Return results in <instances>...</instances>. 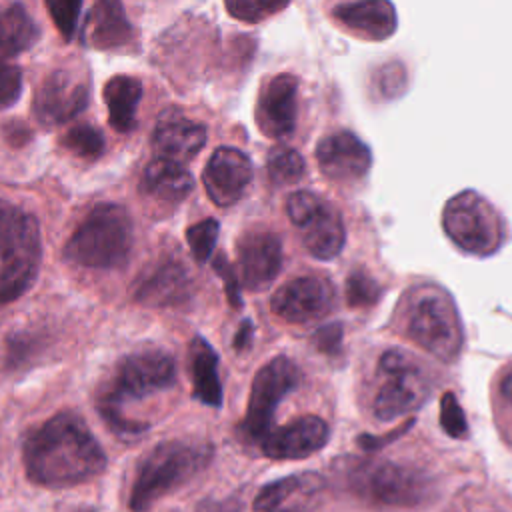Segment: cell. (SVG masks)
Wrapping results in <instances>:
<instances>
[{
	"label": "cell",
	"mask_w": 512,
	"mask_h": 512,
	"mask_svg": "<svg viewBox=\"0 0 512 512\" xmlns=\"http://www.w3.org/2000/svg\"><path fill=\"white\" fill-rule=\"evenodd\" d=\"M60 144L70 154L84 160H98L104 154V134L92 124H76L62 138Z\"/></svg>",
	"instance_id": "obj_29"
},
{
	"label": "cell",
	"mask_w": 512,
	"mask_h": 512,
	"mask_svg": "<svg viewBox=\"0 0 512 512\" xmlns=\"http://www.w3.org/2000/svg\"><path fill=\"white\" fill-rule=\"evenodd\" d=\"M332 16L354 34L368 40H384L396 30V10L390 2H346L332 10Z\"/></svg>",
	"instance_id": "obj_24"
},
{
	"label": "cell",
	"mask_w": 512,
	"mask_h": 512,
	"mask_svg": "<svg viewBox=\"0 0 512 512\" xmlns=\"http://www.w3.org/2000/svg\"><path fill=\"white\" fill-rule=\"evenodd\" d=\"M4 138H6L12 146H24V144L30 140V130H28L26 124L12 120V122H8V124L4 126Z\"/></svg>",
	"instance_id": "obj_41"
},
{
	"label": "cell",
	"mask_w": 512,
	"mask_h": 512,
	"mask_svg": "<svg viewBox=\"0 0 512 512\" xmlns=\"http://www.w3.org/2000/svg\"><path fill=\"white\" fill-rule=\"evenodd\" d=\"M176 382L174 358L160 348H144L122 356L110 378L100 386L96 408L106 426L120 438L140 436L148 424L124 414L126 402H136L172 388Z\"/></svg>",
	"instance_id": "obj_2"
},
{
	"label": "cell",
	"mask_w": 512,
	"mask_h": 512,
	"mask_svg": "<svg viewBox=\"0 0 512 512\" xmlns=\"http://www.w3.org/2000/svg\"><path fill=\"white\" fill-rule=\"evenodd\" d=\"M330 430L320 416H300L278 430H272L260 444L262 454L272 460H302L322 450Z\"/></svg>",
	"instance_id": "obj_20"
},
{
	"label": "cell",
	"mask_w": 512,
	"mask_h": 512,
	"mask_svg": "<svg viewBox=\"0 0 512 512\" xmlns=\"http://www.w3.org/2000/svg\"><path fill=\"white\" fill-rule=\"evenodd\" d=\"M90 102L88 78L76 70L58 68L36 88L32 110L42 126H60L76 118Z\"/></svg>",
	"instance_id": "obj_12"
},
{
	"label": "cell",
	"mask_w": 512,
	"mask_h": 512,
	"mask_svg": "<svg viewBox=\"0 0 512 512\" xmlns=\"http://www.w3.org/2000/svg\"><path fill=\"white\" fill-rule=\"evenodd\" d=\"M316 160L326 178L352 182L370 170L372 152L356 134L342 130L320 138L316 146Z\"/></svg>",
	"instance_id": "obj_19"
},
{
	"label": "cell",
	"mask_w": 512,
	"mask_h": 512,
	"mask_svg": "<svg viewBox=\"0 0 512 512\" xmlns=\"http://www.w3.org/2000/svg\"><path fill=\"white\" fill-rule=\"evenodd\" d=\"M348 490L366 504L412 508L430 498V478L410 466L386 460L356 462L346 476Z\"/></svg>",
	"instance_id": "obj_7"
},
{
	"label": "cell",
	"mask_w": 512,
	"mask_h": 512,
	"mask_svg": "<svg viewBox=\"0 0 512 512\" xmlns=\"http://www.w3.org/2000/svg\"><path fill=\"white\" fill-rule=\"evenodd\" d=\"M192 186V174L184 164L154 158L142 172L138 192L152 208H174L192 192Z\"/></svg>",
	"instance_id": "obj_21"
},
{
	"label": "cell",
	"mask_w": 512,
	"mask_h": 512,
	"mask_svg": "<svg viewBox=\"0 0 512 512\" xmlns=\"http://www.w3.org/2000/svg\"><path fill=\"white\" fill-rule=\"evenodd\" d=\"M142 92V82L136 76L116 74L106 80L102 88V98L108 108V122L116 132L126 134L134 130Z\"/></svg>",
	"instance_id": "obj_25"
},
{
	"label": "cell",
	"mask_w": 512,
	"mask_h": 512,
	"mask_svg": "<svg viewBox=\"0 0 512 512\" xmlns=\"http://www.w3.org/2000/svg\"><path fill=\"white\" fill-rule=\"evenodd\" d=\"M212 460V446L196 440H166L156 444L140 462L128 506L146 512L166 494L184 486Z\"/></svg>",
	"instance_id": "obj_4"
},
{
	"label": "cell",
	"mask_w": 512,
	"mask_h": 512,
	"mask_svg": "<svg viewBox=\"0 0 512 512\" xmlns=\"http://www.w3.org/2000/svg\"><path fill=\"white\" fill-rule=\"evenodd\" d=\"M382 384L374 396V416L382 422L418 410L430 396V382L422 366L404 350H386L378 360Z\"/></svg>",
	"instance_id": "obj_9"
},
{
	"label": "cell",
	"mask_w": 512,
	"mask_h": 512,
	"mask_svg": "<svg viewBox=\"0 0 512 512\" xmlns=\"http://www.w3.org/2000/svg\"><path fill=\"white\" fill-rule=\"evenodd\" d=\"M218 232H220V224L214 218H204L186 230V240L196 262L204 264L212 256L218 240Z\"/></svg>",
	"instance_id": "obj_31"
},
{
	"label": "cell",
	"mask_w": 512,
	"mask_h": 512,
	"mask_svg": "<svg viewBox=\"0 0 512 512\" xmlns=\"http://www.w3.org/2000/svg\"><path fill=\"white\" fill-rule=\"evenodd\" d=\"M376 90L384 98H396L406 86V72L400 62H388L376 72Z\"/></svg>",
	"instance_id": "obj_36"
},
{
	"label": "cell",
	"mask_w": 512,
	"mask_h": 512,
	"mask_svg": "<svg viewBox=\"0 0 512 512\" xmlns=\"http://www.w3.org/2000/svg\"><path fill=\"white\" fill-rule=\"evenodd\" d=\"M188 364L192 378V396L206 406L222 404V384L218 376V356L214 348L200 336L190 342Z\"/></svg>",
	"instance_id": "obj_26"
},
{
	"label": "cell",
	"mask_w": 512,
	"mask_h": 512,
	"mask_svg": "<svg viewBox=\"0 0 512 512\" xmlns=\"http://www.w3.org/2000/svg\"><path fill=\"white\" fill-rule=\"evenodd\" d=\"M206 144V128L180 114H166L158 120L152 134L156 158L184 164L192 160Z\"/></svg>",
	"instance_id": "obj_23"
},
{
	"label": "cell",
	"mask_w": 512,
	"mask_h": 512,
	"mask_svg": "<svg viewBox=\"0 0 512 512\" xmlns=\"http://www.w3.org/2000/svg\"><path fill=\"white\" fill-rule=\"evenodd\" d=\"M46 10L52 16L54 26L58 28L60 36L70 42L78 28V16L82 10V2L78 0H50L46 2Z\"/></svg>",
	"instance_id": "obj_33"
},
{
	"label": "cell",
	"mask_w": 512,
	"mask_h": 512,
	"mask_svg": "<svg viewBox=\"0 0 512 512\" xmlns=\"http://www.w3.org/2000/svg\"><path fill=\"white\" fill-rule=\"evenodd\" d=\"M22 460L30 482L46 488L84 484L106 468V454L86 420L62 410L32 428L22 444Z\"/></svg>",
	"instance_id": "obj_1"
},
{
	"label": "cell",
	"mask_w": 512,
	"mask_h": 512,
	"mask_svg": "<svg viewBox=\"0 0 512 512\" xmlns=\"http://www.w3.org/2000/svg\"><path fill=\"white\" fill-rule=\"evenodd\" d=\"M442 226L460 250L476 256L496 252L504 240V226L498 212L472 190H464L446 202Z\"/></svg>",
	"instance_id": "obj_8"
},
{
	"label": "cell",
	"mask_w": 512,
	"mask_h": 512,
	"mask_svg": "<svg viewBox=\"0 0 512 512\" xmlns=\"http://www.w3.org/2000/svg\"><path fill=\"white\" fill-rule=\"evenodd\" d=\"M214 270H216V272L220 274V278L224 280L228 302H230L234 308H240V304H242L240 288H238V280H236L234 270H232V266L228 264V260H226L224 256H218V258L214 260Z\"/></svg>",
	"instance_id": "obj_38"
},
{
	"label": "cell",
	"mask_w": 512,
	"mask_h": 512,
	"mask_svg": "<svg viewBox=\"0 0 512 512\" xmlns=\"http://www.w3.org/2000/svg\"><path fill=\"white\" fill-rule=\"evenodd\" d=\"M440 426L452 438L468 436V422L464 410L452 392H446L440 400Z\"/></svg>",
	"instance_id": "obj_34"
},
{
	"label": "cell",
	"mask_w": 512,
	"mask_h": 512,
	"mask_svg": "<svg viewBox=\"0 0 512 512\" xmlns=\"http://www.w3.org/2000/svg\"><path fill=\"white\" fill-rule=\"evenodd\" d=\"M326 492L322 474L306 470L278 478L256 494L252 512H314Z\"/></svg>",
	"instance_id": "obj_14"
},
{
	"label": "cell",
	"mask_w": 512,
	"mask_h": 512,
	"mask_svg": "<svg viewBox=\"0 0 512 512\" xmlns=\"http://www.w3.org/2000/svg\"><path fill=\"white\" fill-rule=\"evenodd\" d=\"M334 306V290L320 276H298L282 284L272 300V312L292 324H306L326 316Z\"/></svg>",
	"instance_id": "obj_13"
},
{
	"label": "cell",
	"mask_w": 512,
	"mask_h": 512,
	"mask_svg": "<svg viewBox=\"0 0 512 512\" xmlns=\"http://www.w3.org/2000/svg\"><path fill=\"white\" fill-rule=\"evenodd\" d=\"M250 336H252V324L246 320V322L240 326V330L236 332V338H234V348H236V350H242V348H246V346L250 344Z\"/></svg>",
	"instance_id": "obj_43"
},
{
	"label": "cell",
	"mask_w": 512,
	"mask_h": 512,
	"mask_svg": "<svg viewBox=\"0 0 512 512\" xmlns=\"http://www.w3.org/2000/svg\"><path fill=\"white\" fill-rule=\"evenodd\" d=\"M134 38L136 32L120 2L98 0L92 4L82 26L84 44L96 50H112L132 44Z\"/></svg>",
	"instance_id": "obj_22"
},
{
	"label": "cell",
	"mask_w": 512,
	"mask_h": 512,
	"mask_svg": "<svg viewBox=\"0 0 512 512\" xmlns=\"http://www.w3.org/2000/svg\"><path fill=\"white\" fill-rule=\"evenodd\" d=\"M224 6L228 10V14L234 16L236 20L254 24V22H260L266 16H272V14L280 12L282 8H286V2H254V0H248V2H226Z\"/></svg>",
	"instance_id": "obj_35"
},
{
	"label": "cell",
	"mask_w": 512,
	"mask_h": 512,
	"mask_svg": "<svg viewBox=\"0 0 512 512\" xmlns=\"http://www.w3.org/2000/svg\"><path fill=\"white\" fill-rule=\"evenodd\" d=\"M196 512H238V506L234 502H212L206 500L198 506Z\"/></svg>",
	"instance_id": "obj_42"
},
{
	"label": "cell",
	"mask_w": 512,
	"mask_h": 512,
	"mask_svg": "<svg viewBox=\"0 0 512 512\" xmlns=\"http://www.w3.org/2000/svg\"><path fill=\"white\" fill-rule=\"evenodd\" d=\"M134 226L124 206L114 202L96 204L76 226L64 246V258L82 268H122L132 252Z\"/></svg>",
	"instance_id": "obj_3"
},
{
	"label": "cell",
	"mask_w": 512,
	"mask_h": 512,
	"mask_svg": "<svg viewBox=\"0 0 512 512\" xmlns=\"http://www.w3.org/2000/svg\"><path fill=\"white\" fill-rule=\"evenodd\" d=\"M340 342H342V326L340 324L322 326L314 334V344L324 354H336L340 350Z\"/></svg>",
	"instance_id": "obj_39"
},
{
	"label": "cell",
	"mask_w": 512,
	"mask_h": 512,
	"mask_svg": "<svg viewBox=\"0 0 512 512\" xmlns=\"http://www.w3.org/2000/svg\"><path fill=\"white\" fill-rule=\"evenodd\" d=\"M406 332L410 340L444 362L458 358L462 324L454 300L444 288L418 286L406 304Z\"/></svg>",
	"instance_id": "obj_6"
},
{
	"label": "cell",
	"mask_w": 512,
	"mask_h": 512,
	"mask_svg": "<svg viewBox=\"0 0 512 512\" xmlns=\"http://www.w3.org/2000/svg\"><path fill=\"white\" fill-rule=\"evenodd\" d=\"M266 170H268V176L274 184L286 186V184L298 182L304 176L306 162L300 156V152H296L294 148L284 146V144H276L268 152Z\"/></svg>",
	"instance_id": "obj_28"
},
{
	"label": "cell",
	"mask_w": 512,
	"mask_h": 512,
	"mask_svg": "<svg viewBox=\"0 0 512 512\" xmlns=\"http://www.w3.org/2000/svg\"><path fill=\"white\" fill-rule=\"evenodd\" d=\"M380 294H382L380 284L366 270L350 272L346 280V300L352 308L372 306L376 304Z\"/></svg>",
	"instance_id": "obj_32"
},
{
	"label": "cell",
	"mask_w": 512,
	"mask_h": 512,
	"mask_svg": "<svg viewBox=\"0 0 512 512\" xmlns=\"http://www.w3.org/2000/svg\"><path fill=\"white\" fill-rule=\"evenodd\" d=\"M38 38L40 28L22 4H0V60L26 52Z\"/></svg>",
	"instance_id": "obj_27"
},
{
	"label": "cell",
	"mask_w": 512,
	"mask_h": 512,
	"mask_svg": "<svg viewBox=\"0 0 512 512\" xmlns=\"http://www.w3.org/2000/svg\"><path fill=\"white\" fill-rule=\"evenodd\" d=\"M202 182L208 198L216 206H232L252 182V164L244 152L230 146H220L212 152Z\"/></svg>",
	"instance_id": "obj_17"
},
{
	"label": "cell",
	"mask_w": 512,
	"mask_h": 512,
	"mask_svg": "<svg viewBox=\"0 0 512 512\" xmlns=\"http://www.w3.org/2000/svg\"><path fill=\"white\" fill-rule=\"evenodd\" d=\"M44 338L32 330L26 332H14L6 340L4 348V368L6 370H18L34 360L36 354L44 348Z\"/></svg>",
	"instance_id": "obj_30"
},
{
	"label": "cell",
	"mask_w": 512,
	"mask_h": 512,
	"mask_svg": "<svg viewBox=\"0 0 512 512\" xmlns=\"http://www.w3.org/2000/svg\"><path fill=\"white\" fill-rule=\"evenodd\" d=\"M298 80L292 74H276L262 84L256 102V124L268 138H288L296 128Z\"/></svg>",
	"instance_id": "obj_16"
},
{
	"label": "cell",
	"mask_w": 512,
	"mask_h": 512,
	"mask_svg": "<svg viewBox=\"0 0 512 512\" xmlns=\"http://www.w3.org/2000/svg\"><path fill=\"white\" fill-rule=\"evenodd\" d=\"M22 92V70L0 60V110L10 108Z\"/></svg>",
	"instance_id": "obj_37"
},
{
	"label": "cell",
	"mask_w": 512,
	"mask_h": 512,
	"mask_svg": "<svg viewBox=\"0 0 512 512\" xmlns=\"http://www.w3.org/2000/svg\"><path fill=\"white\" fill-rule=\"evenodd\" d=\"M286 210L290 222L300 232L302 244L312 256L332 260L340 254L346 230L340 212L330 202L314 192L300 190L288 198Z\"/></svg>",
	"instance_id": "obj_11"
},
{
	"label": "cell",
	"mask_w": 512,
	"mask_h": 512,
	"mask_svg": "<svg viewBox=\"0 0 512 512\" xmlns=\"http://www.w3.org/2000/svg\"><path fill=\"white\" fill-rule=\"evenodd\" d=\"M500 390H502V396L512 402V368L504 374V378L500 382Z\"/></svg>",
	"instance_id": "obj_44"
},
{
	"label": "cell",
	"mask_w": 512,
	"mask_h": 512,
	"mask_svg": "<svg viewBox=\"0 0 512 512\" xmlns=\"http://www.w3.org/2000/svg\"><path fill=\"white\" fill-rule=\"evenodd\" d=\"M300 384V370L288 356H274L254 376L242 434L250 442H262L272 432L278 404Z\"/></svg>",
	"instance_id": "obj_10"
},
{
	"label": "cell",
	"mask_w": 512,
	"mask_h": 512,
	"mask_svg": "<svg viewBox=\"0 0 512 512\" xmlns=\"http://www.w3.org/2000/svg\"><path fill=\"white\" fill-rule=\"evenodd\" d=\"M412 422H414V420H408V422H404L402 426L394 428L392 432H388V434H384V436H370V434L358 436V446H362L364 450H378V448H384L386 444H390V442H394L398 436H402V434L412 426Z\"/></svg>",
	"instance_id": "obj_40"
},
{
	"label": "cell",
	"mask_w": 512,
	"mask_h": 512,
	"mask_svg": "<svg viewBox=\"0 0 512 512\" xmlns=\"http://www.w3.org/2000/svg\"><path fill=\"white\" fill-rule=\"evenodd\" d=\"M192 282L186 268L174 260L164 258L140 272L132 286V298L142 306L166 308L184 304L190 298Z\"/></svg>",
	"instance_id": "obj_18"
},
{
	"label": "cell",
	"mask_w": 512,
	"mask_h": 512,
	"mask_svg": "<svg viewBox=\"0 0 512 512\" xmlns=\"http://www.w3.org/2000/svg\"><path fill=\"white\" fill-rule=\"evenodd\" d=\"M240 280L248 290H264L282 268V242L270 230H248L236 242Z\"/></svg>",
	"instance_id": "obj_15"
},
{
	"label": "cell",
	"mask_w": 512,
	"mask_h": 512,
	"mask_svg": "<svg viewBox=\"0 0 512 512\" xmlns=\"http://www.w3.org/2000/svg\"><path fill=\"white\" fill-rule=\"evenodd\" d=\"M74 512H96L94 508H80V510H74Z\"/></svg>",
	"instance_id": "obj_45"
},
{
	"label": "cell",
	"mask_w": 512,
	"mask_h": 512,
	"mask_svg": "<svg viewBox=\"0 0 512 512\" xmlns=\"http://www.w3.org/2000/svg\"><path fill=\"white\" fill-rule=\"evenodd\" d=\"M42 258V236L34 214L0 200V304L24 296L34 284Z\"/></svg>",
	"instance_id": "obj_5"
}]
</instances>
